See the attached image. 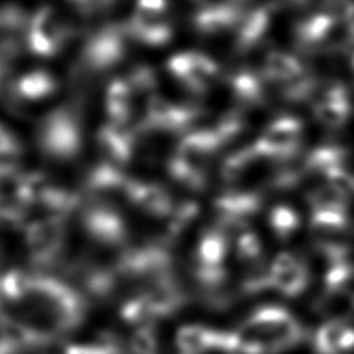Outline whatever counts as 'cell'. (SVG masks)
<instances>
[{"instance_id":"6da1fadb","label":"cell","mask_w":354,"mask_h":354,"mask_svg":"<svg viewBox=\"0 0 354 354\" xmlns=\"http://www.w3.org/2000/svg\"><path fill=\"white\" fill-rule=\"evenodd\" d=\"M272 286L288 297H297L306 289L309 273L301 261L290 254H279L270 268Z\"/></svg>"},{"instance_id":"7a4b0ae2","label":"cell","mask_w":354,"mask_h":354,"mask_svg":"<svg viewBox=\"0 0 354 354\" xmlns=\"http://www.w3.org/2000/svg\"><path fill=\"white\" fill-rule=\"evenodd\" d=\"M320 354H344L354 348V329L344 322H331L320 328L315 337Z\"/></svg>"},{"instance_id":"3957f363","label":"cell","mask_w":354,"mask_h":354,"mask_svg":"<svg viewBox=\"0 0 354 354\" xmlns=\"http://www.w3.org/2000/svg\"><path fill=\"white\" fill-rule=\"evenodd\" d=\"M145 298H147L155 315L172 314L183 303L180 288L169 278V274L155 279V286L150 289Z\"/></svg>"},{"instance_id":"277c9868","label":"cell","mask_w":354,"mask_h":354,"mask_svg":"<svg viewBox=\"0 0 354 354\" xmlns=\"http://www.w3.org/2000/svg\"><path fill=\"white\" fill-rule=\"evenodd\" d=\"M209 334L203 326H185L176 333V345L183 354H200L209 350Z\"/></svg>"},{"instance_id":"5b68a950","label":"cell","mask_w":354,"mask_h":354,"mask_svg":"<svg viewBox=\"0 0 354 354\" xmlns=\"http://www.w3.org/2000/svg\"><path fill=\"white\" fill-rule=\"evenodd\" d=\"M33 283L35 278H32L27 273L19 270L8 272L2 279V290L5 300L21 301L28 295H32Z\"/></svg>"},{"instance_id":"8992f818","label":"cell","mask_w":354,"mask_h":354,"mask_svg":"<svg viewBox=\"0 0 354 354\" xmlns=\"http://www.w3.org/2000/svg\"><path fill=\"white\" fill-rule=\"evenodd\" d=\"M155 314L151 310L147 298H134V300L128 301L124 308H122V319L133 326L147 328L149 322L153 319Z\"/></svg>"},{"instance_id":"52a82bcc","label":"cell","mask_w":354,"mask_h":354,"mask_svg":"<svg viewBox=\"0 0 354 354\" xmlns=\"http://www.w3.org/2000/svg\"><path fill=\"white\" fill-rule=\"evenodd\" d=\"M225 243L221 239H207L200 247V266H222Z\"/></svg>"},{"instance_id":"ba28073f","label":"cell","mask_w":354,"mask_h":354,"mask_svg":"<svg viewBox=\"0 0 354 354\" xmlns=\"http://www.w3.org/2000/svg\"><path fill=\"white\" fill-rule=\"evenodd\" d=\"M268 286H272L270 270H267L264 267H254L243 279L242 289L248 294H254V292L267 289Z\"/></svg>"},{"instance_id":"9c48e42d","label":"cell","mask_w":354,"mask_h":354,"mask_svg":"<svg viewBox=\"0 0 354 354\" xmlns=\"http://www.w3.org/2000/svg\"><path fill=\"white\" fill-rule=\"evenodd\" d=\"M134 354H155L156 339L149 328H140L131 340Z\"/></svg>"},{"instance_id":"30bf717a","label":"cell","mask_w":354,"mask_h":354,"mask_svg":"<svg viewBox=\"0 0 354 354\" xmlns=\"http://www.w3.org/2000/svg\"><path fill=\"white\" fill-rule=\"evenodd\" d=\"M261 253L259 243L253 237H247L243 239L239 245V258L243 259V262H250V264H258V256Z\"/></svg>"}]
</instances>
